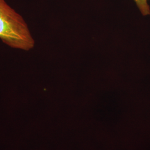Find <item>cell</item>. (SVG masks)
Returning <instances> with one entry per match:
<instances>
[{
  "instance_id": "6da1fadb",
  "label": "cell",
  "mask_w": 150,
  "mask_h": 150,
  "mask_svg": "<svg viewBox=\"0 0 150 150\" xmlns=\"http://www.w3.org/2000/svg\"><path fill=\"white\" fill-rule=\"evenodd\" d=\"M0 39L11 48L25 51L35 44L23 18L5 0H0Z\"/></svg>"
},
{
  "instance_id": "7a4b0ae2",
  "label": "cell",
  "mask_w": 150,
  "mask_h": 150,
  "mask_svg": "<svg viewBox=\"0 0 150 150\" xmlns=\"http://www.w3.org/2000/svg\"><path fill=\"white\" fill-rule=\"evenodd\" d=\"M148 0H134L139 11L143 16L150 15V6L147 2Z\"/></svg>"
}]
</instances>
